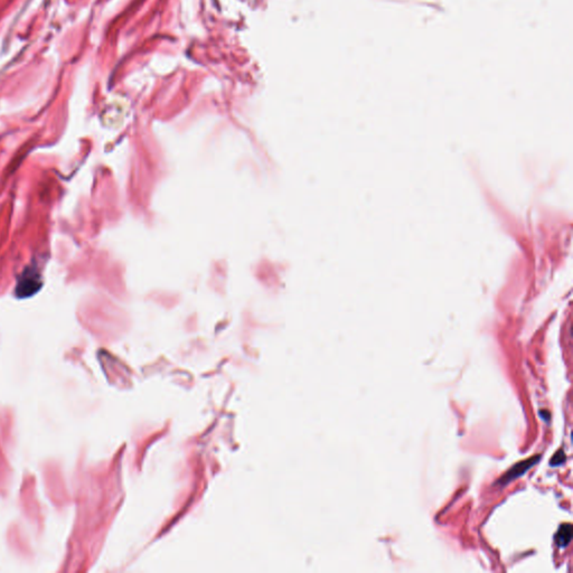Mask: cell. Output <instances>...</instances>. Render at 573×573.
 Returning <instances> with one entry per match:
<instances>
[{"label": "cell", "instance_id": "1", "mask_svg": "<svg viewBox=\"0 0 573 573\" xmlns=\"http://www.w3.org/2000/svg\"><path fill=\"white\" fill-rule=\"evenodd\" d=\"M538 460H539V456H538V458H537V456H535L534 458H532V459L524 460V461H522V463L515 465L510 471H508V473H507L505 476H504L503 479H501V483H503L504 485H505V484H507L508 482H511V480L515 479V478H517V477H520V476L525 474L526 471H528V470L531 468V467H532L535 463H537Z\"/></svg>", "mask_w": 573, "mask_h": 573}, {"label": "cell", "instance_id": "2", "mask_svg": "<svg viewBox=\"0 0 573 573\" xmlns=\"http://www.w3.org/2000/svg\"><path fill=\"white\" fill-rule=\"evenodd\" d=\"M572 539V526L570 524L561 525L556 535V541L560 548H566L571 542Z\"/></svg>", "mask_w": 573, "mask_h": 573}, {"label": "cell", "instance_id": "3", "mask_svg": "<svg viewBox=\"0 0 573 573\" xmlns=\"http://www.w3.org/2000/svg\"><path fill=\"white\" fill-rule=\"evenodd\" d=\"M565 459H566V455L563 454L562 450H560V451L558 452L557 455H554V457H553L552 460H551V465H552V466H559V465H561V464L563 463V461H565Z\"/></svg>", "mask_w": 573, "mask_h": 573}]
</instances>
